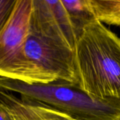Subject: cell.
Instances as JSON below:
<instances>
[{
  "label": "cell",
  "mask_w": 120,
  "mask_h": 120,
  "mask_svg": "<svg viewBox=\"0 0 120 120\" xmlns=\"http://www.w3.org/2000/svg\"><path fill=\"white\" fill-rule=\"evenodd\" d=\"M78 86L99 98L120 100V38L94 20L78 36L75 48Z\"/></svg>",
  "instance_id": "cell-1"
},
{
  "label": "cell",
  "mask_w": 120,
  "mask_h": 120,
  "mask_svg": "<svg viewBox=\"0 0 120 120\" xmlns=\"http://www.w3.org/2000/svg\"><path fill=\"white\" fill-rule=\"evenodd\" d=\"M0 77L29 84L79 83L74 51L34 30L30 24L22 49Z\"/></svg>",
  "instance_id": "cell-2"
},
{
  "label": "cell",
  "mask_w": 120,
  "mask_h": 120,
  "mask_svg": "<svg viewBox=\"0 0 120 120\" xmlns=\"http://www.w3.org/2000/svg\"><path fill=\"white\" fill-rule=\"evenodd\" d=\"M0 90L15 92L77 120H120V100L99 98L65 82L29 84L0 77Z\"/></svg>",
  "instance_id": "cell-3"
},
{
  "label": "cell",
  "mask_w": 120,
  "mask_h": 120,
  "mask_svg": "<svg viewBox=\"0 0 120 120\" xmlns=\"http://www.w3.org/2000/svg\"><path fill=\"white\" fill-rule=\"evenodd\" d=\"M30 26L75 51L77 36L61 0H32Z\"/></svg>",
  "instance_id": "cell-4"
},
{
  "label": "cell",
  "mask_w": 120,
  "mask_h": 120,
  "mask_svg": "<svg viewBox=\"0 0 120 120\" xmlns=\"http://www.w3.org/2000/svg\"><path fill=\"white\" fill-rule=\"evenodd\" d=\"M32 0H17L13 13L0 32V75L22 49L28 34Z\"/></svg>",
  "instance_id": "cell-5"
},
{
  "label": "cell",
  "mask_w": 120,
  "mask_h": 120,
  "mask_svg": "<svg viewBox=\"0 0 120 120\" xmlns=\"http://www.w3.org/2000/svg\"><path fill=\"white\" fill-rule=\"evenodd\" d=\"M78 37L84 27L96 20L87 0H61Z\"/></svg>",
  "instance_id": "cell-6"
},
{
  "label": "cell",
  "mask_w": 120,
  "mask_h": 120,
  "mask_svg": "<svg viewBox=\"0 0 120 120\" xmlns=\"http://www.w3.org/2000/svg\"><path fill=\"white\" fill-rule=\"evenodd\" d=\"M87 2L96 20L120 27V1L87 0Z\"/></svg>",
  "instance_id": "cell-7"
},
{
  "label": "cell",
  "mask_w": 120,
  "mask_h": 120,
  "mask_svg": "<svg viewBox=\"0 0 120 120\" xmlns=\"http://www.w3.org/2000/svg\"><path fill=\"white\" fill-rule=\"evenodd\" d=\"M17 0H0V32L10 19Z\"/></svg>",
  "instance_id": "cell-8"
},
{
  "label": "cell",
  "mask_w": 120,
  "mask_h": 120,
  "mask_svg": "<svg viewBox=\"0 0 120 120\" xmlns=\"http://www.w3.org/2000/svg\"><path fill=\"white\" fill-rule=\"evenodd\" d=\"M0 120H17L13 113L0 99Z\"/></svg>",
  "instance_id": "cell-9"
},
{
  "label": "cell",
  "mask_w": 120,
  "mask_h": 120,
  "mask_svg": "<svg viewBox=\"0 0 120 120\" xmlns=\"http://www.w3.org/2000/svg\"><path fill=\"white\" fill-rule=\"evenodd\" d=\"M77 120L72 118V117H70V118H62V119H57V120Z\"/></svg>",
  "instance_id": "cell-10"
}]
</instances>
